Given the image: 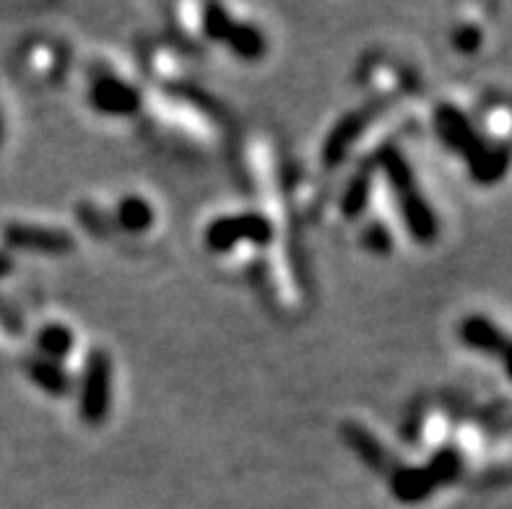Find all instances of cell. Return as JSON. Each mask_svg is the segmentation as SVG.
<instances>
[{
    "mask_svg": "<svg viewBox=\"0 0 512 509\" xmlns=\"http://www.w3.org/2000/svg\"><path fill=\"white\" fill-rule=\"evenodd\" d=\"M435 133L445 149L466 162L468 177L481 187H492L507 177L512 167V143L481 133L461 107L442 102L432 115Z\"/></svg>",
    "mask_w": 512,
    "mask_h": 509,
    "instance_id": "1",
    "label": "cell"
},
{
    "mask_svg": "<svg viewBox=\"0 0 512 509\" xmlns=\"http://www.w3.org/2000/svg\"><path fill=\"white\" fill-rule=\"evenodd\" d=\"M372 162L385 174L390 193L398 200L403 224L409 229L411 239L419 242V245H432L437 234H440V221H437L435 208L429 206V200L424 198L422 187L416 182V174L411 169L406 154L398 146L388 143V146L377 151Z\"/></svg>",
    "mask_w": 512,
    "mask_h": 509,
    "instance_id": "2",
    "label": "cell"
},
{
    "mask_svg": "<svg viewBox=\"0 0 512 509\" xmlns=\"http://www.w3.org/2000/svg\"><path fill=\"white\" fill-rule=\"evenodd\" d=\"M463 473V455L453 445L435 450L427 465L398 468L390 476V494L403 504L427 502L437 489L455 484Z\"/></svg>",
    "mask_w": 512,
    "mask_h": 509,
    "instance_id": "3",
    "label": "cell"
},
{
    "mask_svg": "<svg viewBox=\"0 0 512 509\" xmlns=\"http://www.w3.org/2000/svg\"><path fill=\"white\" fill-rule=\"evenodd\" d=\"M112 411V359L104 348H94L84 361L78 382V416L86 426H102Z\"/></svg>",
    "mask_w": 512,
    "mask_h": 509,
    "instance_id": "4",
    "label": "cell"
},
{
    "mask_svg": "<svg viewBox=\"0 0 512 509\" xmlns=\"http://www.w3.org/2000/svg\"><path fill=\"white\" fill-rule=\"evenodd\" d=\"M273 239V224L263 216V213L247 211L234 213V216H221V219L211 221L206 229V247L216 255H224L240 242H253V245L266 247Z\"/></svg>",
    "mask_w": 512,
    "mask_h": 509,
    "instance_id": "5",
    "label": "cell"
},
{
    "mask_svg": "<svg viewBox=\"0 0 512 509\" xmlns=\"http://www.w3.org/2000/svg\"><path fill=\"white\" fill-rule=\"evenodd\" d=\"M388 107H390V99L383 97V99H375V102H367L364 107H359V110L341 117V120L331 128V133L325 136V143H323L325 167L333 169L344 162L346 156H349L351 146H354V143L367 133V128H370V125L375 123L377 117L383 115Z\"/></svg>",
    "mask_w": 512,
    "mask_h": 509,
    "instance_id": "6",
    "label": "cell"
},
{
    "mask_svg": "<svg viewBox=\"0 0 512 509\" xmlns=\"http://www.w3.org/2000/svg\"><path fill=\"white\" fill-rule=\"evenodd\" d=\"M458 338L471 351H479V354L500 361L507 377L512 380V338L494 320L484 315L463 317L461 325H458Z\"/></svg>",
    "mask_w": 512,
    "mask_h": 509,
    "instance_id": "7",
    "label": "cell"
},
{
    "mask_svg": "<svg viewBox=\"0 0 512 509\" xmlns=\"http://www.w3.org/2000/svg\"><path fill=\"white\" fill-rule=\"evenodd\" d=\"M3 242L11 250L37 252V255H68L76 250V239L55 226L34 224H6L3 226Z\"/></svg>",
    "mask_w": 512,
    "mask_h": 509,
    "instance_id": "8",
    "label": "cell"
},
{
    "mask_svg": "<svg viewBox=\"0 0 512 509\" xmlns=\"http://www.w3.org/2000/svg\"><path fill=\"white\" fill-rule=\"evenodd\" d=\"M91 107L102 115L130 117L141 110V91L117 76H102L89 91Z\"/></svg>",
    "mask_w": 512,
    "mask_h": 509,
    "instance_id": "9",
    "label": "cell"
},
{
    "mask_svg": "<svg viewBox=\"0 0 512 509\" xmlns=\"http://www.w3.org/2000/svg\"><path fill=\"white\" fill-rule=\"evenodd\" d=\"M341 437H344L346 445L364 460V465H370L372 471H388V450L380 445V439H377L370 429H364L357 421H346V424L341 426Z\"/></svg>",
    "mask_w": 512,
    "mask_h": 509,
    "instance_id": "10",
    "label": "cell"
},
{
    "mask_svg": "<svg viewBox=\"0 0 512 509\" xmlns=\"http://www.w3.org/2000/svg\"><path fill=\"white\" fill-rule=\"evenodd\" d=\"M24 369L26 377H29L39 390H45L47 395H52V398H65V395H71V374L65 372L58 361H50L45 359V356H32V359L24 361Z\"/></svg>",
    "mask_w": 512,
    "mask_h": 509,
    "instance_id": "11",
    "label": "cell"
},
{
    "mask_svg": "<svg viewBox=\"0 0 512 509\" xmlns=\"http://www.w3.org/2000/svg\"><path fill=\"white\" fill-rule=\"evenodd\" d=\"M221 45H227L242 60H260L268 52V39L263 34V29L237 19L229 26L227 37L221 39Z\"/></svg>",
    "mask_w": 512,
    "mask_h": 509,
    "instance_id": "12",
    "label": "cell"
},
{
    "mask_svg": "<svg viewBox=\"0 0 512 509\" xmlns=\"http://www.w3.org/2000/svg\"><path fill=\"white\" fill-rule=\"evenodd\" d=\"M372 172H375L372 162L362 164V167L357 169V174L349 180V185H346L344 195H341V213H344V219H359V216L367 211V206H370Z\"/></svg>",
    "mask_w": 512,
    "mask_h": 509,
    "instance_id": "13",
    "label": "cell"
},
{
    "mask_svg": "<svg viewBox=\"0 0 512 509\" xmlns=\"http://www.w3.org/2000/svg\"><path fill=\"white\" fill-rule=\"evenodd\" d=\"M34 346H37V356H45L50 361H63L71 356L76 338L73 330L63 323H47L34 333Z\"/></svg>",
    "mask_w": 512,
    "mask_h": 509,
    "instance_id": "14",
    "label": "cell"
},
{
    "mask_svg": "<svg viewBox=\"0 0 512 509\" xmlns=\"http://www.w3.org/2000/svg\"><path fill=\"white\" fill-rule=\"evenodd\" d=\"M117 224L120 229L130 234L146 232L151 224H154V208H151L149 200H143L141 195H128L117 203Z\"/></svg>",
    "mask_w": 512,
    "mask_h": 509,
    "instance_id": "15",
    "label": "cell"
},
{
    "mask_svg": "<svg viewBox=\"0 0 512 509\" xmlns=\"http://www.w3.org/2000/svg\"><path fill=\"white\" fill-rule=\"evenodd\" d=\"M362 245L364 250H370L372 255H390L393 252V234L383 221H370L362 229Z\"/></svg>",
    "mask_w": 512,
    "mask_h": 509,
    "instance_id": "16",
    "label": "cell"
},
{
    "mask_svg": "<svg viewBox=\"0 0 512 509\" xmlns=\"http://www.w3.org/2000/svg\"><path fill=\"white\" fill-rule=\"evenodd\" d=\"M232 24L234 19L227 13V8L219 6V3L203 8V32L211 39H216V42H221V39L227 37L229 26Z\"/></svg>",
    "mask_w": 512,
    "mask_h": 509,
    "instance_id": "17",
    "label": "cell"
},
{
    "mask_svg": "<svg viewBox=\"0 0 512 509\" xmlns=\"http://www.w3.org/2000/svg\"><path fill=\"white\" fill-rule=\"evenodd\" d=\"M453 47L461 55H474L481 50V42H484V32H481L476 24H461L453 29V37H450Z\"/></svg>",
    "mask_w": 512,
    "mask_h": 509,
    "instance_id": "18",
    "label": "cell"
},
{
    "mask_svg": "<svg viewBox=\"0 0 512 509\" xmlns=\"http://www.w3.org/2000/svg\"><path fill=\"white\" fill-rule=\"evenodd\" d=\"M11 271H13V258H11V252L0 250V278L11 276Z\"/></svg>",
    "mask_w": 512,
    "mask_h": 509,
    "instance_id": "19",
    "label": "cell"
},
{
    "mask_svg": "<svg viewBox=\"0 0 512 509\" xmlns=\"http://www.w3.org/2000/svg\"><path fill=\"white\" fill-rule=\"evenodd\" d=\"M0 141H3V120H0Z\"/></svg>",
    "mask_w": 512,
    "mask_h": 509,
    "instance_id": "20",
    "label": "cell"
}]
</instances>
